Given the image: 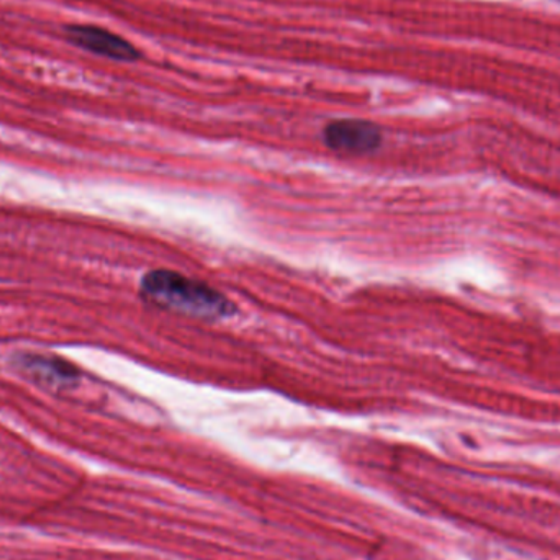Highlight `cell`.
Here are the masks:
<instances>
[{"label":"cell","instance_id":"obj_3","mask_svg":"<svg viewBox=\"0 0 560 560\" xmlns=\"http://www.w3.org/2000/svg\"><path fill=\"white\" fill-rule=\"evenodd\" d=\"M68 42L92 55L118 62H133L141 58L140 51L124 36L94 25L66 26Z\"/></svg>","mask_w":560,"mask_h":560},{"label":"cell","instance_id":"obj_2","mask_svg":"<svg viewBox=\"0 0 560 560\" xmlns=\"http://www.w3.org/2000/svg\"><path fill=\"white\" fill-rule=\"evenodd\" d=\"M326 147L336 153L368 154L382 144V131L377 125L358 118L335 120L323 131Z\"/></svg>","mask_w":560,"mask_h":560},{"label":"cell","instance_id":"obj_1","mask_svg":"<svg viewBox=\"0 0 560 560\" xmlns=\"http://www.w3.org/2000/svg\"><path fill=\"white\" fill-rule=\"evenodd\" d=\"M140 292L147 302L160 308L197 318H229L236 313L235 305L230 299L209 283L186 278L167 269L148 272L141 279Z\"/></svg>","mask_w":560,"mask_h":560}]
</instances>
